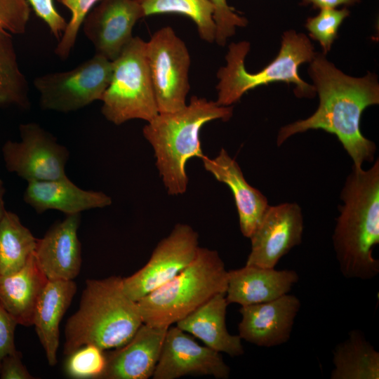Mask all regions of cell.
<instances>
[{"label":"cell","instance_id":"obj_24","mask_svg":"<svg viewBox=\"0 0 379 379\" xmlns=\"http://www.w3.org/2000/svg\"><path fill=\"white\" fill-rule=\"evenodd\" d=\"M333 364L331 379H379V352L357 329L334 347Z\"/></svg>","mask_w":379,"mask_h":379},{"label":"cell","instance_id":"obj_3","mask_svg":"<svg viewBox=\"0 0 379 379\" xmlns=\"http://www.w3.org/2000/svg\"><path fill=\"white\" fill-rule=\"evenodd\" d=\"M142 324L138 303L125 293L121 277L88 279L79 307L66 323L63 353L88 344L103 350L119 347Z\"/></svg>","mask_w":379,"mask_h":379},{"label":"cell","instance_id":"obj_11","mask_svg":"<svg viewBox=\"0 0 379 379\" xmlns=\"http://www.w3.org/2000/svg\"><path fill=\"white\" fill-rule=\"evenodd\" d=\"M20 142L8 140L2 153L10 172L28 182L58 180L67 177V149L38 124L20 126Z\"/></svg>","mask_w":379,"mask_h":379},{"label":"cell","instance_id":"obj_28","mask_svg":"<svg viewBox=\"0 0 379 379\" xmlns=\"http://www.w3.org/2000/svg\"><path fill=\"white\" fill-rule=\"evenodd\" d=\"M65 374L74 379H102L106 368L105 350L92 344L81 346L67 355Z\"/></svg>","mask_w":379,"mask_h":379},{"label":"cell","instance_id":"obj_12","mask_svg":"<svg viewBox=\"0 0 379 379\" xmlns=\"http://www.w3.org/2000/svg\"><path fill=\"white\" fill-rule=\"evenodd\" d=\"M303 216L295 203L268 206L250 237L246 265L274 268L280 259L302 241Z\"/></svg>","mask_w":379,"mask_h":379},{"label":"cell","instance_id":"obj_35","mask_svg":"<svg viewBox=\"0 0 379 379\" xmlns=\"http://www.w3.org/2000/svg\"><path fill=\"white\" fill-rule=\"evenodd\" d=\"M1 379H32L34 378L22 364V354L19 351L6 355L0 366Z\"/></svg>","mask_w":379,"mask_h":379},{"label":"cell","instance_id":"obj_16","mask_svg":"<svg viewBox=\"0 0 379 379\" xmlns=\"http://www.w3.org/2000/svg\"><path fill=\"white\" fill-rule=\"evenodd\" d=\"M168 327L142 324L124 345L105 353L102 379H147L158 363Z\"/></svg>","mask_w":379,"mask_h":379},{"label":"cell","instance_id":"obj_22","mask_svg":"<svg viewBox=\"0 0 379 379\" xmlns=\"http://www.w3.org/2000/svg\"><path fill=\"white\" fill-rule=\"evenodd\" d=\"M48 281L34 253L20 270L0 275V305L18 324L33 326L37 302Z\"/></svg>","mask_w":379,"mask_h":379},{"label":"cell","instance_id":"obj_9","mask_svg":"<svg viewBox=\"0 0 379 379\" xmlns=\"http://www.w3.org/2000/svg\"><path fill=\"white\" fill-rule=\"evenodd\" d=\"M145 55L159 113L185 107L191 64L185 42L172 27H164L145 42Z\"/></svg>","mask_w":379,"mask_h":379},{"label":"cell","instance_id":"obj_36","mask_svg":"<svg viewBox=\"0 0 379 379\" xmlns=\"http://www.w3.org/2000/svg\"><path fill=\"white\" fill-rule=\"evenodd\" d=\"M360 0H302L304 5L312 4L314 8H335L339 6H352Z\"/></svg>","mask_w":379,"mask_h":379},{"label":"cell","instance_id":"obj_31","mask_svg":"<svg viewBox=\"0 0 379 379\" xmlns=\"http://www.w3.org/2000/svg\"><path fill=\"white\" fill-rule=\"evenodd\" d=\"M30 11L27 0H0V31L12 35L24 34Z\"/></svg>","mask_w":379,"mask_h":379},{"label":"cell","instance_id":"obj_20","mask_svg":"<svg viewBox=\"0 0 379 379\" xmlns=\"http://www.w3.org/2000/svg\"><path fill=\"white\" fill-rule=\"evenodd\" d=\"M24 200L38 213L54 209L66 215L79 214L91 208H105L112 204V199L106 194L83 190L68 177L28 182Z\"/></svg>","mask_w":379,"mask_h":379},{"label":"cell","instance_id":"obj_4","mask_svg":"<svg viewBox=\"0 0 379 379\" xmlns=\"http://www.w3.org/2000/svg\"><path fill=\"white\" fill-rule=\"evenodd\" d=\"M232 114V105L221 106L194 95L182 109L159 113L144 126L143 135L154 149L156 166L168 194L185 192L187 161L204 156L200 141L203 126L216 119L228 121Z\"/></svg>","mask_w":379,"mask_h":379},{"label":"cell","instance_id":"obj_18","mask_svg":"<svg viewBox=\"0 0 379 379\" xmlns=\"http://www.w3.org/2000/svg\"><path fill=\"white\" fill-rule=\"evenodd\" d=\"M299 281L293 270H277L253 265L228 270L225 296L241 306L265 302L289 293Z\"/></svg>","mask_w":379,"mask_h":379},{"label":"cell","instance_id":"obj_6","mask_svg":"<svg viewBox=\"0 0 379 379\" xmlns=\"http://www.w3.org/2000/svg\"><path fill=\"white\" fill-rule=\"evenodd\" d=\"M249 50L248 41L230 45L225 56L227 64L217 72L218 105L232 106L247 91L277 81L294 84L297 97H314L317 93L314 86L304 81L298 74L299 66L310 62L316 54L305 34L294 30L285 32L278 55L257 73H250L245 68L244 60Z\"/></svg>","mask_w":379,"mask_h":379},{"label":"cell","instance_id":"obj_17","mask_svg":"<svg viewBox=\"0 0 379 379\" xmlns=\"http://www.w3.org/2000/svg\"><path fill=\"white\" fill-rule=\"evenodd\" d=\"M80 213L67 215L37 239L34 256L48 279L73 280L81 267V249L77 231Z\"/></svg>","mask_w":379,"mask_h":379},{"label":"cell","instance_id":"obj_27","mask_svg":"<svg viewBox=\"0 0 379 379\" xmlns=\"http://www.w3.org/2000/svg\"><path fill=\"white\" fill-rule=\"evenodd\" d=\"M145 17L158 14H179L190 18L196 25L200 38L215 41L214 7L211 0H135Z\"/></svg>","mask_w":379,"mask_h":379},{"label":"cell","instance_id":"obj_34","mask_svg":"<svg viewBox=\"0 0 379 379\" xmlns=\"http://www.w3.org/2000/svg\"><path fill=\"white\" fill-rule=\"evenodd\" d=\"M17 325L15 319L0 305V366L6 355L17 351L15 345Z\"/></svg>","mask_w":379,"mask_h":379},{"label":"cell","instance_id":"obj_19","mask_svg":"<svg viewBox=\"0 0 379 379\" xmlns=\"http://www.w3.org/2000/svg\"><path fill=\"white\" fill-rule=\"evenodd\" d=\"M204 168L231 190L237 206L240 230L248 238L259 224L268 205L267 198L246 180L237 164L225 149L213 159L201 158Z\"/></svg>","mask_w":379,"mask_h":379},{"label":"cell","instance_id":"obj_8","mask_svg":"<svg viewBox=\"0 0 379 379\" xmlns=\"http://www.w3.org/2000/svg\"><path fill=\"white\" fill-rule=\"evenodd\" d=\"M112 71V61L95 54L70 70L37 77L33 83L41 108L67 113L101 100Z\"/></svg>","mask_w":379,"mask_h":379},{"label":"cell","instance_id":"obj_15","mask_svg":"<svg viewBox=\"0 0 379 379\" xmlns=\"http://www.w3.org/2000/svg\"><path fill=\"white\" fill-rule=\"evenodd\" d=\"M300 305L297 296L287 293L271 301L241 306L239 337L263 347L287 343Z\"/></svg>","mask_w":379,"mask_h":379},{"label":"cell","instance_id":"obj_10","mask_svg":"<svg viewBox=\"0 0 379 379\" xmlns=\"http://www.w3.org/2000/svg\"><path fill=\"white\" fill-rule=\"evenodd\" d=\"M197 232L187 224L178 223L161 239L147 263L129 277L122 278L125 293L138 301L168 282L194 258L199 246Z\"/></svg>","mask_w":379,"mask_h":379},{"label":"cell","instance_id":"obj_21","mask_svg":"<svg viewBox=\"0 0 379 379\" xmlns=\"http://www.w3.org/2000/svg\"><path fill=\"white\" fill-rule=\"evenodd\" d=\"M228 305L225 293L215 294L175 324L215 351L231 357L242 355L244 350L241 338L239 335L230 334L227 329Z\"/></svg>","mask_w":379,"mask_h":379},{"label":"cell","instance_id":"obj_25","mask_svg":"<svg viewBox=\"0 0 379 379\" xmlns=\"http://www.w3.org/2000/svg\"><path fill=\"white\" fill-rule=\"evenodd\" d=\"M36 241L19 217L6 211L0 222V275L22 268L34 253Z\"/></svg>","mask_w":379,"mask_h":379},{"label":"cell","instance_id":"obj_5","mask_svg":"<svg viewBox=\"0 0 379 379\" xmlns=\"http://www.w3.org/2000/svg\"><path fill=\"white\" fill-rule=\"evenodd\" d=\"M227 278L218 252L199 246L184 270L137 301L143 323L168 327L176 324L215 294L226 293Z\"/></svg>","mask_w":379,"mask_h":379},{"label":"cell","instance_id":"obj_32","mask_svg":"<svg viewBox=\"0 0 379 379\" xmlns=\"http://www.w3.org/2000/svg\"><path fill=\"white\" fill-rule=\"evenodd\" d=\"M214 7L213 19L215 24V41L225 46L228 38L235 34L236 28L246 27L248 20L230 7L227 0H211Z\"/></svg>","mask_w":379,"mask_h":379},{"label":"cell","instance_id":"obj_26","mask_svg":"<svg viewBox=\"0 0 379 379\" xmlns=\"http://www.w3.org/2000/svg\"><path fill=\"white\" fill-rule=\"evenodd\" d=\"M29 86L21 72L12 34L0 31V107H29Z\"/></svg>","mask_w":379,"mask_h":379},{"label":"cell","instance_id":"obj_2","mask_svg":"<svg viewBox=\"0 0 379 379\" xmlns=\"http://www.w3.org/2000/svg\"><path fill=\"white\" fill-rule=\"evenodd\" d=\"M333 243L340 271L347 279L379 274L373 249L379 244V162L368 170L353 166L342 190Z\"/></svg>","mask_w":379,"mask_h":379},{"label":"cell","instance_id":"obj_37","mask_svg":"<svg viewBox=\"0 0 379 379\" xmlns=\"http://www.w3.org/2000/svg\"><path fill=\"white\" fill-rule=\"evenodd\" d=\"M4 188L2 181L0 180V222L2 220L6 211L4 207Z\"/></svg>","mask_w":379,"mask_h":379},{"label":"cell","instance_id":"obj_23","mask_svg":"<svg viewBox=\"0 0 379 379\" xmlns=\"http://www.w3.org/2000/svg\"><path fill=\"white\" fill-rule=\"evenodd\" d=\"M77 289L73 280L48 279L38 300L33 326L50 366L57 363L60 324Z\"/></svg>","mask_w":379,"mask_h":379},{"label":"cell","instance_id":"obj_1","mask_svg":"<svg viewBox=\"0 0 379 379\" xmlns=\"http://www.w3.org/2000/svg\"><path fill=\"white\" fill-rule=\"evenodd\" d=\"M308 72L319 94V107L310 117L281 128L277 145L296 133L321 129L337 136L354 167L361 168L363 163L371 162L376 147L362 135L360 121L367 107L379 103L376 76L371 73L361 78L347 76L320 53L315 54Z\"/></svg>","mask_w":379,"mask_h":379},{"label":"cell","instance_id":"obj_13","mask_svg":"<svg viewBox=\"0 0 379 379\" xmlns=\"http://www.w3.org/2000/svg\"><path fill=\"white\" fill-rule=\"evenodd\" d=\"M230 373L220 352L200 345L177 326H170L152 378L176 379L201 375L226 379Z\"/></svg>","mask_w":379,"mask_h":379},{"label":"cell","instance_id":"obj_29","mask_svg":"<svg viewBox=\"0 0 379 379\" xmlns=\"http://www.w3.org/2000/svg\"><path fill=\"white\" fill-rule=\"evenodd\" d=\"M319 14L307 20L305 27L310 36L317 41L322 47L324 54H326L338 37V29L343 20L350 15V11L342 9H320Z\"/></svg>","mask_w":379,"mask_h":379},{"label":"cell","instance_id":"obj_7","mask_svg":"<svg viewBox=\"0 0 379 379\" xmlns=\"http://www.w3.org/2000/svg\"><path fill=\"white\" fill-rule=\"evenodd\" d=\"M112 62V79L101 100L102 115L115 125L131 119L151 121L159 110L145 55V41L133 36Z\"/></svg>","mask_w":379,"mask_h":379},{"label":"cell","instance_id":"obj_30","mask_svg":"<svg viewBox=\"0 0 379 379\" xmlns=\"http://www.w3.org/2000/svg\"><path fill=\"white\" fill-rule=\"evenodd\" d=\"M70 12L71 16L55 49V53L66 60L74 46L83 22L91 10L100 0H58Z\"/></svg>","mask_w":379,"mask_h":379},{"label":"cell","instance_id":"obj_33","mask_svg":"<svg viewBox=\"0 0 379 379\" xmlns=\"http://www.w3.org/2000/svg\"><path fill=\"white\" fill-rule=\"evenodd\" d=\"M35 13L48 27L51 34L59 41L67 22L57 11L53 0H27Z\"/></svg>","mask_w":379,"mask_h":379},{"label":"cell","instance_id":"obj_14","mask_svg":"<svg viewBox=\"0 0 379 379\" xmlns=\"http://www.w3.org/2000/svg\"><path fill=\"white\" fill-rule=\"evenodd\" d=\"M144 17L135 0H100L86 16L83 30L95 54L114 61L133 39L135 23Z\"/></svg>","mask_w":379,"mask_h":379}]
</instances>
